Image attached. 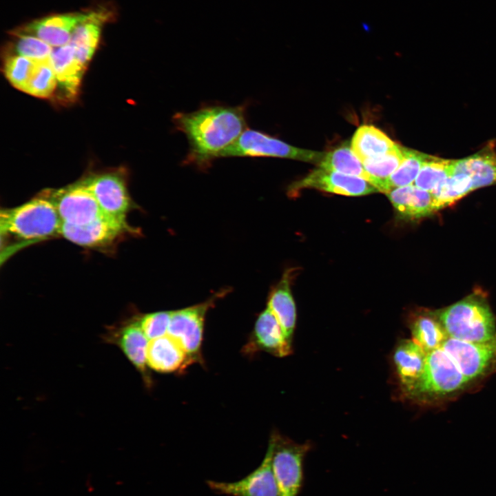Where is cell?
<instances>
[{"instance_id": "18", "label": "cell", "mask_w": 496, "mask_h": 496, "mask_svg": "<svg viewBox=\"0 0 496 496\" xmlns=\"http://www.w3.org/2000/svg\"><path fill=\"white\" fill-rule=\"evenodd\" d=\"M386 194L403 219L416 220L437 211L431 192L414 185L394 188Z\"/></svg>"}, {"instance_id": "1", "label": "cell", "mask_w": 496, "mask_h": 496, "mask_svg": "<svg viewBox=\"0 0 496 496\" xmlns=\"http://www.w3.org/2000/svg\"><path fill=\"white\" fill-rule=\"evenodd\" d=\"M246 110L245 105H207L175 113L172 122L185 134L189 145L183 164L208 169L248 128Z\"/></svg>"}, {"instance_id": "22", "label": "cell", "mask_w": 496, "mask_h": 496, "mask_svg": "<svg viewBox=\"0 0 496 496\" xmlns=\"http://www.w3.org/2000/svg\"><path fill=\"white\" fill-rule=\"evenodd\" d=\"M108 17L107 11L96 10L91 19L79 24L72 32L69 44L77 60L85 68L99 44L101 26Z\"/></svg>"}, {"instance_id": "12", "label": "cell", "mask_w": 496, "mask_h": 496, "mask_svg": "<svg viewBox=\"0 0 496 496\" xmlns=\"http://www.w3.org/2000/svg\"><path fill=\"white\" fill-rule=\"evenodd\" d=\"M442 348L468 381L483 375L496 358V338L482 342L448 338Z\"/></svg>"}, {"instance_id": "17", "label": "cell", "mask_w": 496, "mask_h": 496, "mask_svg": "<svg viewBox=\"0 0 496 496\" xmlns=\"http://www.w3.org/2000/svg\"><path fill=\"white\" fill-rule=\"evenodd\" d=\"M107 338L110 341L120 347L127 358L141 373L146 386H151L152 381L147 363V347L149 342L138 320L125 325Z\"/></svg>"}, {"instance_id": "11", "label": "cell", "mask_w": 496, "mask_h": 496, "mask_svg": "<svg viewBox=\"0 0 496 496\" xmlns=\"http://www.w3.org/2000/svg\"><path fill=\"white\" fill-rule=\"evenodd\" d=\"M96 10L54 14L26 23L12 34L36 37L52 48L69 44L72 32L79 24L91 19Z\"/></svg>"}, {"instance_id": "2", "label": "cell", "mask_w": 496, "mask_h": 496, "mask_svg": "<svg viewBox=\"0 0 496 496\" xmlns=\"http://www.w3.org/2000/svg\"><path fill=\"white\" fill-rule=\"evenodd\" d=\"M0 224L2 232L35 240L60 235L63 223L54 204L43 194L20 206L2 209Z\"/></svg>"}, {"instance_id": "8", "label": "cell", "mask_w": 496, "mask_h": 496, "mask_svg": "<svg viewBox=\"0 0 496 496\" xmlns=\"http://www.w3.org/2000/svg\"><path fill=\"white\" fill-rule=\"evenodd\" d=\"M43 194L54 204L63 223L81 226L107 215L82 182Z\"/></svg>"}, {"instance_id": "3", "label": "cell", "mask_w": 496, "mask_h": 496, "mask_svg": "<svg viewBox=\"0 0 496 496\" xmlns=\"http://www.w3.org/2000/svg\"><path fill=\"white\" fill-rule=\"evenodd\" d=\"M437 318L449 338L482 342L496 338L495 318L488 305L477 297H468L441 310Z\"/></svg>"}, {"instance_id": "4", "label": "cell", "mask_w": 496, "mask_h": 496, "mask_svg": "<svg viewBox=\"0 0 496 496\" xmlns=\"http://www.w3.org/2000/svg\"><path fill=\"white\" fill-rule=\"evenodd\" d=\"M268 445L279 496H298L304 482V459L311 448V443H297L273 431Z\"/></svg>"}, {"instance_id": "7", "label": "cell", "mask_w": 496, "mask_h": 496, "mask_svg": "<svg viewBox=\"0 0 496 496\" xmlns=\"http://www.w3.org/2000/svg\"><path fill=\"white\" fill-rule=\"evenodd\" d=\"M468 382L441 347L427 353L423 375L411 395H444L462 389Z\"/></svg>"}, {"instance_id": "5", "label": "cell", "mask_w": 496, "mask_h": 496, "mask_svg": "<svg viewBox=\"0 0 496 496\" xmlns=\"http://www.w3.org/2000/svg\"><path fill=\"white\" fill-rule=\"evenodd\" d=\"M230 291V289H222L203 302L171 311L167 334L182 348L192 364L204 363L201 348L206 314L220 298L225 297Z\"/></svg>"}, {"instance_id": "6", "label": "cell", "mask_w": 496, "mask_h": 496, "mask_svg": "<svg viewBox=\"0 0 496 496\" xmlns=\"http://www.w3.org/2000/svg\"><path fill=\"white\" fill-rule=\"evenodd\" d=\"M324 154L292 146L263 132L247 128L220 154L227 157H276L320 163Z\"/></svg>"}, {"instance_id": "13", "label": "cell", "mask_w": 496, "mask_h": 496, "mask_svg": "<svg viewBox=\"0 0 496 496\" xmlns=\"http://www.w3.org/2000/svg\"><path fill=\"white\" fill-rule=\"evenodd\" d=\"M260 351L283 358L292 353L291 341L285 335L273 313L266 308L258 315L247 342L242 348L247 355Z\"/></svg>"}, {"instance_id": "26", "label": "cell", "mask_w": 496, "mask_h": 496, "mask_svg": "<svg viewBox=\"0 0 496 496\" xmlns=\"http://www.w3.org/2000/svg\"><path fill=\"white\" fill-rule=\"evenodd\" d=\"M319 167L359 177L371 185L373 183V179L366 172L362 163L347 144L324 154L319 163Z\"/></svg>"}, {"instance_id": "9", "label": "cell", "mask_w": 496, "mask_h": 496, "mask_svg": "<svg viewBox=\"0 0 496 496\" xmlns=\"http://www.w3.org/2000/svg\"><path fill=\"white\" fill-rule=\"evenodd\" d=\"M313 188L329 193L358 196L379 191L366 180L319 167L302 179L291 184L288 194L293 196L300 190Z\"/></svg>"}, {"instance_id": "28", "label": "cell", "mask_w": 496, "mask_h": 496, "mask_svg": "<svg viewBox=\"0 0 496 496\" xmlns=\"http://www.w3.org/2000/svg\"><path fill=\"white\" fill-rule=\"evenodd\" d=\"M473 191L471 178L464 174H454L440 183L431 193L437 211L448 207Z\"/></svg>"}, {"instance_id": "20", "label": "cell", "mask_w": 496, "mask_h": 496, "mask_svg": "<svg viewBox=\"0 0 496 496\" xmlns=\"http://www.w3.org/2000/svg\"><path fill=\"white\" fill-rule=\"evenodd\" d=\"M293 269L287 270L269 293L267 308L273 313L287 338L292 341L296 322V308L291 291Z\"/></svg>"}, {"instance_id": "24", "label": "cell", "mask_w": 496, "mask_h": 496, "mask_svg": "<svg viewBox=\"0 0 496 496\" xmlns=\"http://www.w3.org/2000/svg\"><path fill=\"white\" fill-rule=\"evenodd\" d=\"M50 61L58 83L69 94H75L85 67L77 60L73 48L70 44L53 48Z\"/></svg>"}, {"instance_id": "16", "label": "cell", "mask_w": 496, "mask_h": 496, "mask_svg": "<svg viewBox=\"0 0 496 496\" xmlns=\"http://www.w3.org/2000/svg\"><path fill=\"white\" fill-rule=\"evenodd\" d=\"M426 356L427 353L413 340H402L394 349L393 363L397 378L411 395L423 375Z\"/></svg>"}, {"instance_id": "19", "label": "cell", "mask_w": 496, "mask_h": 496, "mask_svg": "<svg viewBox=\"0 0 496 496\" xmlns=\"http://www.w3.org/2000/svg\"><path fill=\"white\" fill-rule=\"evenodd\" d=\"M147 363L149 369L165 373L182 372L192 364L185 352L167 334L149 341Z\"/></svg>"}, {"instance_id": "29", "label": "cell", "mask_w": 496, "mask_h": 496, "mask_svg": "<svg viewBox=\"0 0 496 496\" xmlns=\"http://www.w3.org/2000/svg\"><path fill=\"white\" fill-rule=\"evenodd\" d=\"M404 158L398 168L386 180L385 194L397 187L413 185L428 155L403 147Z\"/></svg>"}, {"instance_id": "14", "label": "cell", "mask_w": 496, "mask_h": 496, "mask_svg": "<svg viewBox=\"0 0 496 496\" xmlns=\"http://www.w3.org/2000/svg\"><path fill=\"white\" fill-rule=\"evenodd\" d=\"M129 229L126 220L104 215L84 225L63 223L60 235L79 245L96 247L112 243Z\"/></svg>"}, {"instance_id": "21", "label": "cell", "mask_w": 496, "mask_h": 496, "mask_svg": "<svg viewBox=\"0 0 496 496\" xmlns=\"http://www.w3.org/2000/svg\"><path fill=\"white\" fill-rule=\"evenodd\" d=\"M464 174L473 183V190L496 185V152L490 146L453 162V174Z\"/></svg>"}, {"instance_id": "33", "label": "cell", "mask_w": 496, "mask_h": 496, "mask_svg": "<svg viewBox=\"0 0 496 496\" xmlns=\"http://www.w3.org/2000/svg\"><path fill=\"white\" fill-rule=\"evenodd\" d=\"M37 63L19 55L9 56L5 63V73L9 81L23 92L36 67Z\"/></svg>"}, {"instance_id": "25", "label": "cell", "mask_w": 496, "mask_h": 496, "mask_svg": "<svg viewBox=\"0 0 496 496\" xmlns=\"http://www.w3.org/2000/svg\"><path fill=\"white\" fill-rule=\"evenodd\" d=\"M410 329L412 340L426 353L441 348L449 338L438 318L433 314L417 315L411 320Z\"/></svg>"}, {"instance_id": "32", "label": "cell", "mask_w": 496, "mask_h": 496, "mask_svg": "<svg viewBox=\"0 0 496 496\" xmlns=\"http://www.w3.org/2000/svg\"><path fill=\"white\" fill-rule=\"evenodd\" d=\"M13 48L16 55L22 56L36 63L48 61L53 48L41 39L31 35L14 34Z\"/></svg>"}, {"instance_id": "30", "label": "cell", "mask_w": 496, "mask_h": 496, "mask_svg": "<svg viewBox=\"0 0 496 496\" xmlns=\"http://www.w3.org/2000/svg\"><path fill=\"white\" fill-rule=\"evenodd\" d=\"M453 160L428 155L413 185L431 192L444 180L453 174Z\"/></svg>"}, {"instance_id": "15", "label": "cell", "mask_w": 496, "mask_h": 496, "mask_svg": "<svg viewBox=\"0 0 496 496\" xmlns=\"http://www.w3.org/2000/svg\"><path fill=\"white\" fill-rule=\"evenodd\" d=\"M82 183L91 192L105 214L126 220V214L130 208L131 202L121 177L114 174H105L90 178Z\"/></svg>"}, {"instance_id": "10", "label": "cell", "mask_w": 496, "mask_h": 496, "mask_svg": "<svg viewBox=\"0 0 496 496\" xmlns=\"http://www.w3.org/2000/svg\"><path fill=\"white\" fill-rule=\"evenodd\" d=\"M206 483L215 493L227 496H279L269 445L260 464L245 477L231 482L207 480Z\"/></svg>"}, {"instance_id": "34", "label": "cell", "mask_w": 496, "mask_h": 496, "mask_svg": "<svg viewBox=\"0 0 496 496\" xmlns=\"http://www.w3.org/2000/svg\"><path fill=\"white\" fill-rule=\"evenodd\" d=\"M170 316L171 311H156L142 316L138 322L150 340L167 335Z\"/></svg>"}, {"instance_id": "27", "label": "cell", "mask_w": 496, "mask_h": 496, "mask_svg": "<svg viewBox=\"0 0 496 496\" xmlns=\"http://www.w3.org/2000/svg\"><path fill=\"white\" fill-rule=\"evenodd\" d=\"M404 158L403 147L397 143L385 154L363 163L366 172L373 179L372 185L385 193L386 180L398 168Z\"/></svg>"}, {"instance_id": "23", "label": "cell", "mask_w": 496, "mask_h": 496, "mask_svg": "<svg viewBox=\"0 0 496 496\" xmlns=\"http://www.w3.org/2000/svg\"><path fill=\"white\" fill-rule=\"evenodd\" d=\"M396 144L380 129L373 125H363L355 132L351 147L363 163L385 154L393 149Z\"/></svg>"}, {"instance_id": "31", "label": "cell", "mask_w": 496, "mask_h": 496, "mask_svg": "<svg viewBox=\"0 0 496 496\" xmlns=\"http://www.w3.org/2000/svg\"><path fill=\"white\" fill-rule=\"evenodd\" d=\"M57 83L56 76L50 60L37 63L23 92L37 97H48L53 93Z\"/></svg>"}]
</instances>
